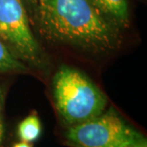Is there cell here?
<instances>
[{"mask_svg": "<svg viewBox=\"0 0 147 147\" xmlns=\"http://www.w3.org/2000/svg\"><path fill=\"white\" fill-rule=\"evenodd\" d=\"M37 4L38 26L48 39L97 54L118 47V24L91 0H38Z\"/></svg>", "mask_w": 147, "mask_h": 147, "instance_id": "6da1fadb", "label": "cell"}, {"mask_svg": "<svg viewBox=\"0 0 147 147\" xmlns=\"http://www.w3.org/2000/svg\"><path fill=\"white\" fill-rule=\"evenodd\" d=\"M52 87L58 113L70 126L92 119L105 111V95L86 74L76 69L61 66L53 77Z\"/></svg>", "mask_w": 147, "mask_h": 147, "instance_id": "7a4b0ae2", "label": "cell"}, {"mask_svg": "<svg viewBox=\"0 0 147 147\" xmlns=\"http://www.w3.org/2000/svg\"><path fill=\"white\" fill-rule=\"evenodd\" d=\"M0 39L25 64L39 68L45 62L22 0H0Z\"/></svg>", "mask_w": 147, "mask_h": 147, "instance_id": "3957f363", "label": "cell"}, {"mask_svg": "<svg viewBox=\"0 0 147 147\" xmlns=\"http://www.w3.org/2000/svg\"><path fill=\"white\" fill-rule=\"evenodd\" d=\"M113 108L69 127L65 137L72 147H112L130 128Z\"/></svg>", "mask_w": 147, "mask_h": 147, "instance_id": "277c9868", "label": "cell"}, {"mask_svg": "<svg viewBox=\"0 0 147 147\" xmlns=\"http://www.w3.org/2000/svg\"><path fill=\"white\" fill-rule=\"evenodd\" d=\"M91 2L116 24L124 25L128 21L127 0H91Z\"/></svg>", "mask_w": 147, "mask_h": 147, "instance_id": "5b68a950", "label": "cell"}, {"mask_svg": "<svg viewBox=\"0 0 147 147\" xmlns=\"http://www.w3.org/2000/svg\"><path fill=\"white\" fill-rule=\"evenodd\" d=\"M41 123L35 113L27 116L18 126V136L22 142L28 143L37 141L41 135Z\"/></svg>", "mask_w": 147, "mask_h": 147, "instance_id": "8992f818", "label": "cell"}, {"mask_svg": "<svg viewBox=\"0 0 147 147\" xmlns=\"http://www.w3.org/2000/svg\"><path fill=\"white\" fill-rule=\"evenodd\" d=\"M28 70L29 68L26 65L16 57L0 39V73H25Z\"/></svg>", "mask_w": 147, "mask_h": 147, "instance_id": "52a82bcc", "label": "cell"}, {"mask_svg": "<svg viewBox=\"0 0 147 147\" xmlns=\"http://www.w3.org/2000/svg\"><path fill=\"white\" fill-rule=\"evenodd\" d=\"M112 147H147V142L141 132L130 127L126 134Z\"/></svg>", "mask_w": 147, "mask_h": 147, "instance_id": "ba28073f", "label": "cell"}, {"mask_svg": "<svg viewBox=\"0 0 147 147\" xmlns=\"http://www.w3.org/2000/svg\"><path fill=\"white\" fill-rule=\"evenodd\" d=\"M6 88L0 86V146L2 145V142L3 140L4 136V115H3V110H4V105H5L6 99Z\"/></svg>", "mask_w": 147, "mask_h": 147, "instance_id": "9c48e42d", "label": "cell"}, {"mask_svg": "<svg viewBox=\"0 0 147 147\" xmlns=\"http://www.w3.org/2000/svg\"><path fill=\"white\" fill-rule=\"evenodd\" d=\"M13 147H32L30 145V143H28V142H18V143H16L15 144Z\"/></svg>", "mask_w": 147, "mask_h": 147, "instance_id": "30bf717a", "label": "cell"}, {"mask_svg": "<svg viewBox=\"0 0 147 147\" xmlns=\"http://www.w3.org/2000/svg\"><path fill=\"white\" fill-rule=\"evenodd\" d=\"M26 1L30 4H37V2H38V0H26Z\"/></svg>", "mask_w": 147, "mask_h": 147, "instance_id": "8fae6325", "label": "cell"}]
</instances>
